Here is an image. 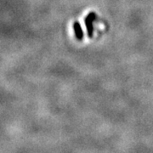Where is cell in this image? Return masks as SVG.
<instances>
[{
  "label": "cell",
  "instance_id": "obj_1",
  "mask_svg": "<svg viewBox=\"0 0 153 153\" xmlns=\"http://www.w3.org/2000/svg\"><path fill=\"white\" fill-rule=\"evenodd\" d=\"M97 19V15L94 12H90L85 18V26L87 29V34L88 38H92L94 33V26L93 22Z\"/></svg>",
  "mask_w": 153,
  "mask_h": 153
},
{
  "label": "cell",
  "instance_id": "obj_2",
  "mask_svg": "<svg viewBox=\"0 0 153 153\" xmlns=\"http://www.w3.org/2000/svg\"><path fill=\"white\" fill-rule=\"evenodd\" d=\"M73 30H74V33H75L76 39L79 41H82V38H83V31H82V26L78 21H75L73 23Z\"/></svg>",
  "mask_w": 153,
  "mask_h": 153
}]
</instances>
